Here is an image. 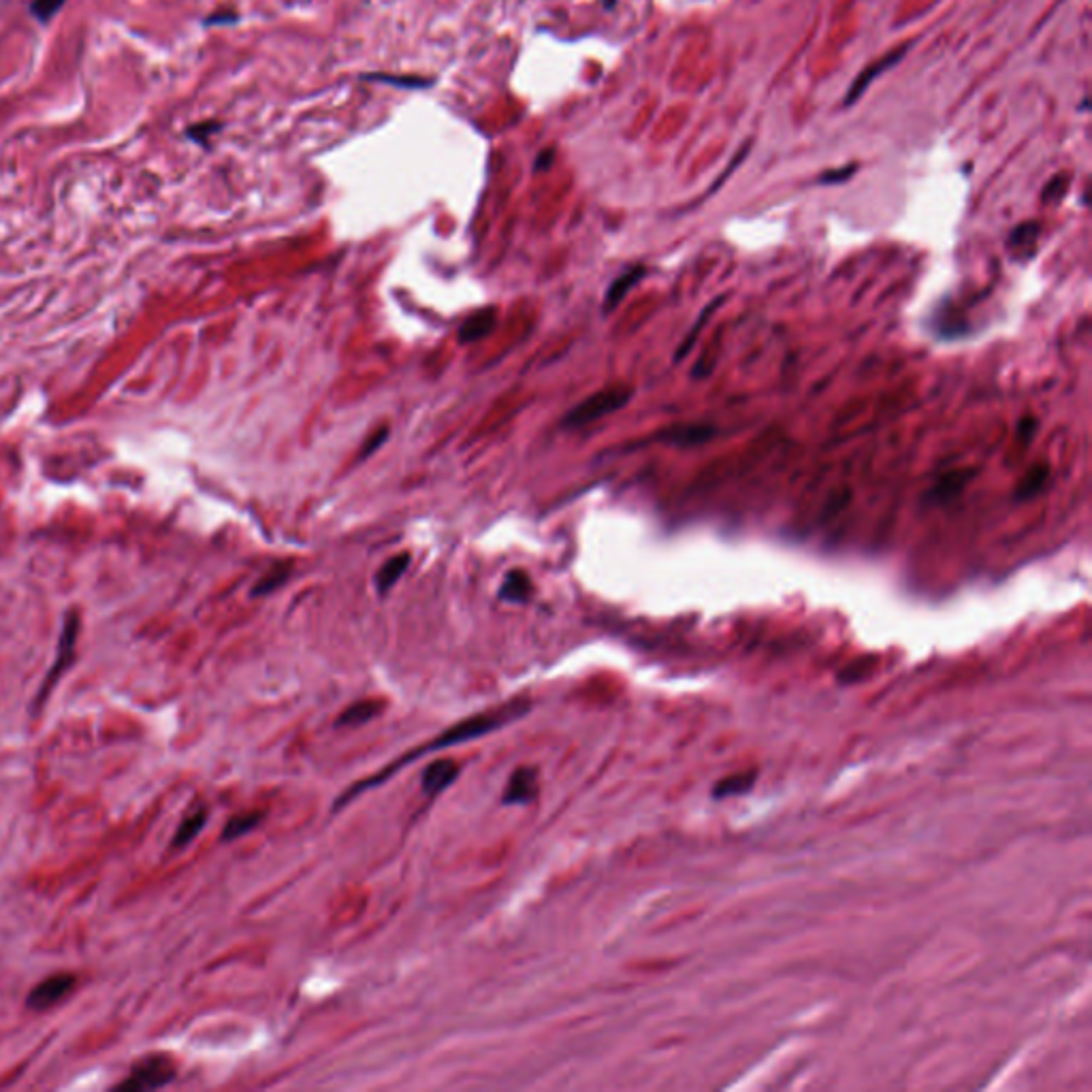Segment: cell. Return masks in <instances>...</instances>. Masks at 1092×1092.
<instances>
[{"instance_id": "cell-27", "label": "cell", "mask_w": 1092, "mask_h": 1092, "mask_svg": "<svg viewBox=\"0 0 1092 1092\" xmlns=\"http://www.w3.org/2000/svg\"><path fill=\"white\" fill-rule=\"evenodd\" d=\"M1037 429H1039V423H1037V420L1032 419V416H1026V419L1020 420L1018 437L1024 442V444H1028V442H1031L1032 437H1035Z\"/></svg>"}, {"instance_id": "cell-19", "label": "cell", "mask_w": 1092, "mask_h": 1092, "mask_svg": "<svg viewBox=\"0 0 1092 1092\" xmlns=\"http://www.w3.org/2000/svg\"><path fill=\"white\" fill-rule=\"evenodd\" d=\"M1039 233H1041L1039 222L1035 220L1022 222V225H1018L1014 231H1011L1007 246H1009V250L1022 252L1024 254L1026 250H1032V248H1035L1037 239H1039Z\"/></svg>"}, {"instance_id": "cell-28", "label": "cell", "mask_w": 1092, "mask_h": 1092, "mask_svg": "<svg viewBox=\"0 0 1092 1092\" xmlns=\"http://www.w3.org/2000/svg\"><path fill=\"white\" fill-rule=\"evenodd\" d=\"M237 18H239V15L235 14V11L226 9V11H218V14L209 15V18L205 20V24H208V26H218V24H235V22H237Z\"/></svg>"}, {"instance_id": "cell-14", "label": "cell", "mask_w": 1092, "mask_h": 1092, "mask_svg": "<svg viewBox=\"0 0 1092 1092\" xmlns=\"http://www.w3.org/2000/svg\"><path fill=\"white\" fill-rule=\"evenodd\" d=\"M531 593H534V587H531L529 576H527L523 570L510 572L500 589V597L501 600L510 602V604H523V602L529 600Z\"/></svg>"}, {"instance_id": "cell-21", "label": "cell", "mask_w": 1092, "mask_h": 1092, "mask_svg": "<svg viewBox=\"0 0 1092 1092\" xmlns=\"http://www.w3.org/2000/svg\"><path fill=\"white\" fill-rule=\"evenodd\" d=\"M363 79H368V82H382V83H395L399 88H429L433 83V79L429 77H419V75H408V77H399V75H385V73H372V75H363Z\"/></svg>"}, {"instance_id": "cell-24", "label": "cell", "mask_w": 1092, "mask_h": 1092, "mask_svg": "<svg viewBox=\"0 0 1092 1092\" xmlns=\"http://www.w3.org/2000/svg\"><path fill=\"white\" fill-rule=\"evenodd\" d=\"M220 129L222 124H218V122H201V124H195L188 129V137H191L192 141L203 143L205 146V143L209 141V137H214Z\"/></svg>"}, {"instance_id": "cell-7", "label": "cell", "mask_w": 1092, "mask_h": 1092, "mask_svg": "<svg viewBox=\"0 0 1092 1092\" xmlns=\"http://www.w3.org/2000/svg\"><path fill=\"white\" fill-rule=\"evenodd\" d=\"M461 775V766H459L457 760L453 758H442V760L432 762V764L425 769L423 779H420V787H423L425 796H437L442 794L444 790H449L455 781Z\"/></svg>"}, {"instance_id": "cell-16", "label": "cell", "mask_w": 1092, "mask_h": 1092, "mask_svg": "<svg viewBox=\"0 0 1092 1092\" xmlns=\"http://www.w3.org/2000/svg\"><path fill=\"white\" fill-rule=\"evenodd\" d=\"M1048 478H1049L1048 463H1035V466L1024 474V478L1018 483V489H1015V500L1018 501L1032 500V497L1045 487Z\"/></svg>"}, {"instance_id": "cell-31", "label": "cell", "mask_w": 1092, "mask_h": 1092, "mask_svg": "<svg viewBox=\"0 0 1092 1092\" xmlns=\"http://www.w3.org/2000/svg\"><path fill=\"white\" fill-rule=\"evenodd\" d=\"M600 3H602V7H604V9H613V7L617 5V0H600Z\"/></svg>"}, {"instance_id": "cell-26", "label": "cell", "mask_w": 1092, "mask_h": 1092, "mask_svg": "<svg viewBox=\"0 0 1092 1092\" xmlns=\"http://www.w3.org/2000/svg\"><path fill=\"white\" fill-rule=\"evenodd\" d=\"M855 171H858V164H845V167L830 169V171H826L824 175L820 177V184H826V186H828V184H843V181L849 180L851 175H855Z\"/></svg>"}, {"instance_id": "cell-4", "label": "cell", "mask_w": 1092, "mask_h": 1092, "mask_svg": "<svg viewBox=\"0 0 1092 1092\" xmlns=\"http://www.w3.org/2000/svg\"><path fill=\"white\" fill-rule=\"evenodd\" d=\"M177 1066L171 1056L167 1054H150L137 1061L130 1069L129 1078L117 1083V1090L129 1092H143V1090H158L175 1079Z\"/></svg>"}, {"instance_id": "cell-25", "label": "cell", "mask_w": 1092, "mask_h": 1092, "mask_svg": "<svg viewBox=\"0 0 1092 1092\" xmlns=\"http://www.w3.org/2000/svg\"><path fill=\"white\" fill-rule=\"evenodd\" d=\"M719 303H721V301H712V303H711V306H708V307H706V310H704V312H702V320H698V323H695V324H694V329H691V331H689V335H687V340H685V341H683V344H681V346H678V352H677V358H681V357H685V354H687V352H689V348H691V346H694V341H695V335H698V331H700V329H702V327H704V323H706V320H708V314H711V312H712V310H715V307H717V306H719Z\"/></svg>"}, {"instance_id": "cell-12", "label": "cell", "mask_w": 1092, "mask_h": 1092, "mask_svg": "<svg viewBox=\"0 0 1092 1092\" xmlns=\"http://www.w3.org/2000/svg\"><path fill=\"white\" fill-rule=\"evenodd\" d=\"M497 323V312L493 307H487V310H480L476 314H472L466 323L461 324L459 329V340L463 344H472V341H478L483 337H487L489 333L493 331Z\"/></svg>"}, {"instance_id": "cell-11", "label": "cell", "mask_w": 1092, "mask_h": 1092, "mask_svg": "<svg viewBox=\"0 0 1092 1092\" xmlns=\"http://www.w3.org/2000/svg\"><path fill=\"white\" fill-rule=\"evenodd\" d=\"M382 711H385V702H382V700H358V702L350 704V706L337 717L335 725L337 728H357V725L372 721L374 717L380 715Z\"/></svg>"}, {"instance_id": "cell-1", "label": "cell", "mask_w": 1092, "mask_h": 1092, "mask_svg": "<svg viewBox=\"0 0 1092 1092\" xmlns=\"http://www.w3.org/2000/svg\"><path fill=\"white\" fill-rule=\"evenodd\" d=\"M529 708H531L529 700H527V698H514V700H510V702L500 704V706L487 708V711H483V712H476V715H472V717H467V719L459 721V723L450 725L449 730L440 732V735H437L436 739L432 740V743L423 745V747H419V749H412V752L408 753V756L399 758L397 762H393L391 766L382 769L380 773L376 775V777L365 779V781H361V783H357V786L350 787V790L346 792V794H341L340 798H337L335 811H337V809L344 807V804H348L352 798H357L358 794H363L365 790H369V787L380 786V783L385 781V779H389L391 775H395L397 770H402L403 766H408L410 762H415L416 758L429 756V753H436L437 749H449V747H455V745L470 743V740L480 739V736L491 735V732L500 730V728H504V725H508V723H512V721L521 719L523 715H527V711H529Z\"/></svg>"}, {"instance_id": "cell-17", "label": "cell", "mask_w": 1092, "mask_h": 1092, "mask_svg": "<svg viewBox=\"0 0 1092 1092\" xmlns=\"http://www.w3.org/2000/svg\"><path fill=\"white\" fill-rule=\"evenodd\" d=\"M260 821H263V813L260 811L237 813V815L231 817V820L226 821L225 828H222V841L229 843V841H237V838L246 837V834L252 832Z\"/></svg>"}, {"instance_id": "cell-5", "label": "cell", "mask_w": 1092, "mask_h": 1092, "mask_svg": "<svg viewBox=\"0 0 1092 1092\" xmlns=\"http://www.w3.org/2000/svg\"><path fill=\"white\" fill-rule=\"evenodd\" d=\"M75 986H77V977L71 975V973H56V975L45 977L41 984H37L28 992L26 1007L32 1011H48L49 1007H54L62 998L69 997L75 990Z\"/></svg>"}, {"instance_id": "cell-15", "label": "cell", "mask_w": 1092, "mask_h": 1092, "mask_svg": "<svg viewBox=\"0 0 1092 1092\" xmlns=\"http://www.w3.org/2000/svg\"><path fill=\"white\" fill-rule=\"evenodd\" d=\"M644 273H647V272H644V267H632V269H627L626 273H621V276H619L617 280H615L613 284H610L609 293H606L604 310L606 312L615 310V307H617L619 303H621L623 299H626V294L630 293V290L634 289L636 284H638L640 277H643Z\"/></svg>"}, {"instance_id": "cell-6", "label": "cell", "mask_w": 1092, "mask_h": 1092, "mask_svg": "<svg viewBox=\"0 0 1092 1092\" xmlns=\"http://www.w3.org/2000/svg\"><path fill=\"white\" fill-rule=\"evenodd\" d=\"M906 49H909V43L900 45V48L892 49V52H888L885 56L877 58L875 62H871V65H868L866 69H864L862 73H860L858 77H855L854 82H851V86H849V90H847L843 105H845V107L854 105L855 100H858L860 96H862L864 92L868 90V86H871V83L875 82L877 77H881V75H883L885 71H889L894 65H898V62H900L902 58H905Z\"/></svg>"}, {"instance_id": "cell-10", "label": "cell", "mask_w": 1092, "mask_h": 1092, "mask_svg": "<svg viewBox=\"0 0 1092 1092\" xmlns=\"http://www.w3.org/2000/svg\"><path fill=\"white\" fill-rule=\"evenodd\" d=\"M205 824H208V809H205L203 804H197V807H192L191 811L186 813V817L180 821V826H177L175 834H173L171 849L180 851L184 849V847L191 845V843L199 837L201 830L205 828Z\"/></svg>"}, {"instance_id": "cell-2", "label": "cell", "mask_w": 1092, "mask_h": 1092, "mask_svg": "<svg viewBox=\"0 0 1092 1092\" xmlns=\"http://www.w3.org/2000/svg\"><path fill=\"white\" fill-rule=\"evenodd\" d=\"M77 636H79V615L77 610H69L65 615V623H62V632H60V640H58V649H56V660H54L52 668L49 672L45 674L43 683H41L39 691L32 698V712H39L41 708L45 706V702L52 695L54 687L56 683L60 681L62 674L71 668L75 660V647H77Z\"/></svg>"}, {"instance_id": "cell-29", "label": "cell", "mask_w": 1092, "mask_h": 1092, "mask_svg": "<svg viewBox=\"0 0 1092 1092\" xmlns=\"http://www.w3.org/2000/svg\"><path fill=\"white\" fill-rule=\"evenodd\" d=\"M553 163H555V150L546 147V150H542L538 156H535L534 171H546V169H551V164Z\"/></svg>"}, {"instance_id": "cell-18", "label": "cell", "mask_w": 1092, "mask_h": 1092, "mask_svg": "<svg viewBox=\"0 0 1092 1092\" xmlns=\"http://www.w3.org/2000/svg\"><path fill=\"white\" fill-rule=\"evenodd\" d=\"M408 566H410V555L408 553L395 555L393 559H389V562H386L385 566L380 568V572L376 575L378 592L380 593L389 592V589L402 579V575L408 570Z\"/></svg>"}, {"instance_id": "cell-20", "label": "cell", "mask_w": 1092, "mask_h": 1092, "mask_svg": "<svg viewBox=\"0 0 1092 1092\" xmlns=\"http://www.w3.org/2000/svg\"><path fill=\"white\" fill-rule=\"evenodd\" d=\"M289 575H290V572H289V566H276V568H272V570L265 572L263 579H260L259 583L254 585V589H252V596H254V597H259V596H269V593H273V592H276L277 587H282V585L286 583V579H289Z\"/></svg>"}, {"instance_id": "cell-23", "label": "cell", "mask_w": 1092, "mask_h": 1092, "mask_svg": "<svg viewBox=\"0 0 1092 1092\" xmlns=\"http://www.w3.org/2000/svg\"><path fill=\"white\" fill-rule=\"evenodd\" d=\"M66 0H32L31 11L39 22H49L65 7Z\"/></svg>"}, {"instance_id": "cell-22", "label": "cell", "mask_w": 1092, "mask_h": 1092, "mask_svg": "<svg viewBox=\"0 0 1092 1092\" xmlns=\"http://www.w3.org/2000/svg\"><path fill=\"white\" fill-rule=\"evenodd\" d=\"M1066 188H1069V175L1066 173H1061V175H1054L1052 180L1045 184L1043 192H1041V201L1043 203H1056L1065 197Z\"/></svg>"}, {"instance_id": "cell-9", "label": "cell", "mask_w": 1092, "mask_h": 1092, "mask_svg": "<svg viewBox=\"0 0 1092 1092\" xmlns=\"http://www.w3.org/2000/svg\"><path fill=\"white\" fill-rule=\"evenodd\" d=\"M538 796V770L531 766H518L508 779L506 786L504 804H527Z\"/></svg>"}, {"instance_id": "cell-13", "label": "cell", "mask_w": 1092, "mask_h": 1092, "mask_svg": "<svg viewBox=\"0 0 1092 1092\" xmlns=\"http://www.w3.org/2000/svg\"><path fill=\"white\" fill-rule=\"evenodd\" d=\"M973 476L971 470H956L950 472V474L943 476L929 493V500L933 504H946V501H952L956 495H960L964 489V484L969 483V478Z\"/></svg>"}, {"instance_id": "cell-30", "label": "cell", "mask_w": 1092, "mask_h": 1092, "mask_svg": "<svg viewBox=\"0 0 1092 1092\" xmlns=\"http://www.w3.org/2000/svg\"><path fill=\"white\" fill-rule=\"evenodd\" d=\"M382 440H386V432H378V433H376V437H374V440L369 442V444L361 450V457H365V455L372 453V450L376 449L378 444H382Z\"/></svg>"}, {"instance_id": "cell-3", "label": "cell", "mask_w": 1092, "mask_h": 1092, "mask_svg": "<svg viewBox=\"0 0 1092 1092\" xmlns=\"http://www.w3.org/2000/svg\"><path fill=\"white\" fill-rule=\"evenodd\" d=\"M632 399V389L627 386H610V389L597 391L593 393L592 397L583 399L579 406L572 408L566 416H563V427L570 429H579L585 427V425H592L596 420L604 419V416L613 415V412L621 410L623 406H627V402Z\"/></svg>"}, {"instance_id": "cell-8", "label": "cell", "mask_w": 1092, "mask_h": 1092, "mask_svg": "<svg viewBox=\"0 0 1092 1092\" xmlns=\"http://www.w3.org/2000/svg\"><path fill=\"white\" fill-rule=\"evenodd\" d=\"M715 433V427H711V425H674V427L657 433V440L677 446V449H694V446L711 442Z\"/></svg>"}]
</instances>
